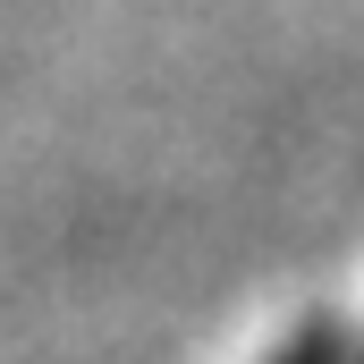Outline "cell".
I'll return each instance as SVG.
<instances>
[{
	"label": "cell",
	"instance_id": "obj_1",
	"mask_svg": "<svg viewBox=\"0 0 364 364\" xmlns=\"http://www.w3.org/2000/svg\"><path fill=\"white\" fill-rule=\"evenodd\" d=\"M296 364H305V356H296Z\"/></svg>",
	"mask_w": 364,
	"mask_h": 364
}]
</instances>
